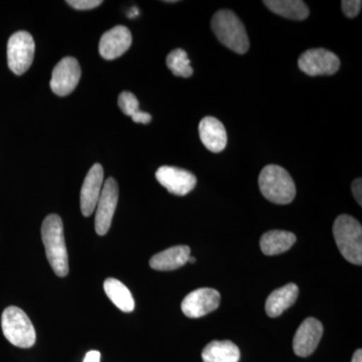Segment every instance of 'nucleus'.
<instances>
[{
  "mask_svg": "<svg viewBox=\"0 0 362 362\" xmlns=\"http://www.w3.org/2000/svg\"><path fill=\"white\" fill-rule=\"evenodd\" d=\"M199 137L204 146L214 153L226 148L228 135L223 124L214 117L207 116L199 123Z\"/></svg>",
  "mask_w": 362,
  "mask_h": 362,
  "instance_id": "15",
  "label": "nucleus"
},
{
  "mask_svg": "<svg viewBox=\"0 0 362 362\" xmlns=\"http://www.w3.org/2000/svg\"><path fill=\"white\" fill-rule=\"evenodd\" d=\"M211 28L218 40L228 49L244 54L249 51L250 40L244 23L230 11H218L211 20Z\"/></svg>",
  "mask_w": 362,
  "mask_h": 362,
  "instance_id": "3",
  "label": "nucleus"
},
{
  "mask_svg": "<svg viewBox=\"0 0 362 362\" xmlns=\"http://www.w3.org/2000/svg\"><path fill=\"white\" fill-rule=\"evenodd\" d=\"M118 105L125 115L133 117L141 111L139 109V101L134 94L130 92H122L118 98Z\"/></svg>",
  "mask_w": 362,
  "mask_h": 362,
  "instance_id": "23",
  "label": "nucleus"
},
{
  "mask_svg": "<svg viewBox=\"0 0 362 362\" xmlns=\"http://www.w3.org/2000/svg\"><path fill=\"white\" fill-rule=\"evenodd\" d=\"M190 249L187 246L169 247L150 259V267L156 271H173L188 263Z\"/></svg>",
  "mask_w": 362,
  "mask_h": 362,
  "instance_id": "16",
  "label": "nucleus"
},
{
  "mask_svg": "<svg viewBox=\"0 0 362 362\" xmlns=\"http://www.w3.org/2000/svg\"><path fill=\"white\" fill-rule=\"evenodd\" d=\"M66 4L78 11H88V9L96 8L103 4L102 0H69Z\"/></svg>",
  "mask_w": 362,
  "mask_h": 362,
  "instance_id": "25",
  "label": "nucleus"
},
{
  "mask_svg": "<svg viewBox=\"0 0 362 362\" xmlns=\"http://www.w3.org/2000/svg\"><path fill=\"white\" fill-rule=\"evenodd\" d=\"M118 183L114 178H108L103 185L101 195L96 206V218L95 228L99 235H106L110 230L112 220L115 214L117 202H118Z\"/></svg>",
  "mask_w": 362,
  "mask_h": 362,
  "instance_id": "8",
  "label": "nucleus"
},
{
  "mask_svg": "<svg viewBox=\"0 0 362 362\" xmlns=\"http://www.w3.org/2000/svg\"><path fill=\"white\" fill-rule=\"evenodd\" d=\"M296 243V235L286 230H269L262 235L259 247L266 256H276L291 249Z\"/></svg>",
  "mask_w": 362,
  "mask_h": 362,
  "instance_id": "18",
  "label": "nucleus"
},
{
  "mask_svg": "<svg viewBox=\"0 0 362 362\" xmlns=\"http://www.w3.org/2000/svg\"><path fill=\"white\" fill-rule=\"evenodd\" d=\"M104 182V169L96 163L86 175L81 189V211L85 216H92L96 209Z\"/></svg>",
  "mask_w": 362,
  "mask_h": 362,
  "instance_id": "13",
  "label": "nucleus"
},
{
  "mask_svg": "<svg viewBox=\"0 0 362 362\" xmlns=\"http://www.w3.org/2000/svg\"><path fill=\"white\" fill-rule=\"evenodd\" d=\"M42 239L47 261L59 277L69 274V258L66 251L63 221L58 214H49L42 226Z\"/></svg>",
  "mask_w": 362,
  "mask_h": 362,
  "instance_id": "1",
  "label": "nucleus"
},
{
  "mask_svg": "<svg viewBox=\"0 0 362 362\" xmlns=\"http://www.w3.org/2000/svg\"><path fill=\"white\" fill-rule=\"evenodd\" d=\"M300 70L310 76L334 75L340 66V59L334 52L325 49H312L303 52L298 59Z\"/></svg>",
  "mask_w": 362,
  "mask_h": 362,
  "instance_id": "7",
  "label": "nucleus"
},
{
  "mask_svg": "<svg viewBox=\"0 0 362 362\" xmlns=\"http://www.w3.org/2000/svg\"><path fill=\"white\" fill-rule=\"evenodd\" d=\"M131 118H132L135 123L148 124L151 121L152 117L150 114L146 113V112L139 111L136 115L131 117Z\"/></svg>",
  "mask_w": 362,
  "mask_h": 362,
  "instance_id": "27",
  "label": "nucleus"
},
{
  "mask_svg": "<svg viewBox=\"0 0 362 362\" xmlns=\"http://www.w3.org/2000/svg\"><path fill=\"white\" fill-rule=\"evenodd\" d=\"M351 362H362V350L361 349L356 350V354H354V357H352Z\"/></svg>",
  "mask_w": 362,
  "mask_h": 362,
  "instance_id": "29",
  "label": "nucleus"
},
{
  "mask_svg": "<svg viewBox=\"0 0 362 362\" xmlns=\"http://www.w3.org/2000/svg\"><path fill=\"white\" fill-rule=\"evenodd\" d=\"M81 75L82 71L77 59L71 57L64 58L52 71L49 83L52 92L58 96H68L77 88Z\"/></svg>",
  "mask_w": 362,
  "mask_h": 362,
  "instance_id": "9",
  "label": "nucleus"
},
{
  "mask_svg": "<svg viewBox=\"0 0 362 362\" xmlns=\"http://www.w3.org/2000/svg\"><path fill=\"white\" fill-rule=\"evenodd\" d=\"M35 45L30 33L21 30L13 33L7 42V64L16 75L25 74L32 66Z\"/></svg>",
  "mask_w": 362,
  "mask_h": 362,
  "instance_id": "6",
  "label": "nucleus"
},
{
  "mask_svg": "<svg viewBox=\"0 0 362 362\" xmlns=\"http://www.w3.org/2000/svg\"><path fill=\"white\" fill-rule=\"evenodd\" d=\"M352 194L356 197V202H358L359 206L362 204V180L361 178H357L354 181L351 185Z\"/></svg>",
  "mask_w": 362,
  "mask_h": 362,
  "instance_id": "26",
  "label": "nucleus"
},
{
  "mask_svg": "<svg viewBox=\"0 0 362 362\" xmlns=\"http://www.w3.org/2000/svg\"><path fill=\"white\" fill-rule=\"evenodd\" d=\"M204 362H239L240 349L235 343L223 341H211L202 350Z\"/></svg>",
  "mask_w": 362,
  "mask_h": 362,
  "instance_id": "19",
  "label": "nucleus"
},
{
  "mask_svg": "<svg viewBox=\"0 0 362 362\" xmlns=\"http://www.w3.org/2000/svg\"><path fill=\"white\" fill-rule=\"evenodd\" d=\"M100 357H101V354L99 351L90 350L86 354L84 362H100Z\"/></svg>",
  "mask_w": 362,
  "mask_h": 362,
  "instance_id": "28",
  "label": "nucleus"
},
{
  "mask_svg": "<svg viewBox=\"0 0 362 362\" xmlns=\"http://www.w3.org/2000/svg\"><path fill=\"white\" fill-rule=\"evenodd\" d=\"M132 35L126 26L118 25L105 33L100 40L99 52L102 58L112 61L130 49Z\"/></svg>",
  "mask_w": 362,
  "mask_h": 362,
  "instance_id": "14",
  "label": "nucleus"
},
{
  "mask_svg": "<svg viewBox=\"0 0 362 362\" xmlns=\"http://www.w3.org/2000/svg\"><path fill=\"white\" fill-rule=\"evenodd\" d=\"M333 235L345 259L354 265L362 264V226L349 214L338 216L333 225Z\"/></svg>",
  "mask_w": 362,
  "mask_h": 362,
  "instance_id": "4",
  "label": "nucleus"
},
{
  "mask_svg": "<svg viewBox=\"0 0 362 362\" xmlns=\"http://www.w3.org/2000/svg\"><path fill=\"white\" fill-rule=\"evenodd\" d=\"M362 1L361 0H343L341 7L343 13L347 18H354L361 13Z\"/></svg>",
  "mask_w": 362,
  "mask_h": 362,
  "instance_id": "24",
  "label": "nucleus"
},
{
  "mask_svg": "<svg viewBox=\"0 0 362 362\" xmlns=\"http://www.w3.org/2000/svg\"><path fill=\"white\" fill-rule=\"evenodd\" d=\"M156 177L170 194L180 197L189 194L197 182L192 173L173 166H161L157 169Z\"/></svg>",
  "mask_w": 362,
  "mask_h": 362,
  "instance_id": "11",
  "label": "nucleus"
},
{
  "mask_svg": "<svg viewBox=\"0 0 362 362\" xmlns=\"http://www.w3.org/2000/svg\"><path fill=\"white\" fill-rule=\"evenodd\" d=\"M262 194L277 204H288L296 197V185L286 169L279 165H267L259 176Z\"/></svg>",
  "mask_w": 362,
  "mask_h": 362,
  "instance_id": "2",
  "label": "nucleus"
},
{
  "mask_svg": "<svg viewBox=\"0 0 362 362\" xmlns=\"http://www.w3.org/2000/svg\"><path fill=\"white\" fill-rule=\"evenodd\" d=\"M138 14H139V11H138L137 7H133V8L131 9L130 13L128 14V16H129L131 18H135V16H137Z\"/></svg>",
  "mask_w": 362,
  "mask_h": 362,
  "instance_id": "30",
  "label": "nucleus"
},
{
  "mask_svg": "<svg viewBox=\"0 0 362 362\" xmlns=\"http://www.w3.org/2000/svg\"><path fill=\"white\" fill-rule=\"evenodd\" d=\"M104 290L109 299L113 302L121 311L132 312L135 308L134 298L127 287L120 281L108 278L104 282Z\"/></svg>",
  "mask_w": 362,
  "mask_h": 362,
  "instance_id": "21",
  "label": "nucleus"
},
{
  "mask_svg": "<svg viewBox=\"0 0 362 362\" xmlns=\"http://www.w3.org/2000/svg\"><path fill=\"white\" fill-rule=\"evenodd\" d=\"M166 65L176 77L189 78L194 74L187 52L182 49H176L171 52L166 59Z\"/></svg>",
  "mask_w": 362,
  "mask_h": 362,
  "instance_id": "22",
  "label": "nucleus"
},
{
  "mask_svg": "<svg viewBox=\"0 0 362 362\" xmlns=\"http://www.w3.org/2000/svg\"><path fill=\"white\" fill-rule=\"evenodd\" d=\"M188 262H189V263H195V258H194V257L190 256L189 259H188Z\"/></svg>",
  "mask_w": 362,
  "mask_h": 362,
  "instance_id": "31",
  "label": "nucleus"
},
{
  "mask_svg": "<svg viewBox=\"0 0 362 362\" xmlns=\"http://www.w3.org/2000/svg\"><path fill=\"white\" fill-rule=\"evenodd\" d=\"M298 295H299V289L297 285L293 283L272 292L266 301L267 315L272 318L280 316L286 309L290 308L295 304Z\"/></svg>",
  "mask_w": 362,
  "mask_h": 362,
  "instance_id": "17",
  "label": "nucleus"
},
{
  "mask_svg": "<svg viewBox=\"0 0 362 362\" xmlns=\"http://www.w3.org/2000/svg\"><path fill=\"white\" fill-rule=\"evenodd\" d=\"M323 335V325L320 321L309 317L299 326L293 339V349L300 357L311 356Z\"/></svg>",
  "mask_w": 362,
  "mask_h": 362,
  "instance_id": "12",
  "label": "nucleus"
},
{
  "mask_svg": "<svg viewBox=\"0 0 362 362\" xmlns=\"http://www.w3.org/2000/svg\"><path fill=\"white\" fill-rule=\"evenodd\" d=\"M221 294L211 288H201L189 293L181 303V310L189 318H201L218 308Z\"/></svg>",
  "mask_w": 362,
  "mask_h": 362,
  "instance_id": "10",
  "label": "nucleus"
},
{
  "mask_svg": "<svg viewBox=\"0 0 362 362\" xmlns=\"http://www.w3.org/2000/svg\"><path fill=\"white\" fill-rule=\"evenodd\" d=\"M1 328L6 339L20 349H30L35 345L37 340L32 321L18 307H7L4 311Z\"/></svg>",
  "mask_w": 362,
  "mask_h": 362,
  "instance_id": "5",
  "label": "nucleus"
},
{
  "mask_svg": "<svg viewBox=\"0 0 362 362\" xmlns=\"http://www.w3.org/2000/svg\"><path fill=\"white\" fill-rule=\"evenodd\" d=\"M264 4L274 13L290 20L304 21L309 16L308 6L301 0H265Z\"/></svg>",
  "mask_w": 362,
  "mask_h": 362,
  "instance_id": "20",
  "label": "nucleus"
}]
</instances>
